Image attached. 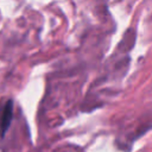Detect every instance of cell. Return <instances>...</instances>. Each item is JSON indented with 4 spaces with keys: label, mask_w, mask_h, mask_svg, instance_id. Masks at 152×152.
Returning <instances> with one entry per match:
<instances>
[{
    "label": "cell",
    "mask_w": 152,
    "mask_h": 152,
    "mask_svg": "<svg viewBox=\"0 0 152 152\" xmlns=\"http://www.w3.org/2000/svg\"><path fill=\"white\" fill-rule=\"evenodd\" d=\"M12 115H13L12 101L8 100L4 104L2 109L0 110V135L1 137L7 132V128L10 127V124L12 121Z\"/></svg>",
    "instance_id": "cell-1"
}]
</instances>
